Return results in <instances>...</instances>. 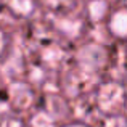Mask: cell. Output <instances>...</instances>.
<instances>
[{"mask_svg": "<svg viewBox=\"0 0 127 127\" xmlns=\"http://www.w3.org/2000/svg\"><path fill=\"white\" fill-rule=\"evenodd\" d=\"M76 61L84 72L95 74L108 63V50L98 42H89L77 50Z\"/></svg>", "mask_w": 127, "mask_h": 127, "instance_id": "6da1fadb", "label": "cell"}, {"mask_svg": "<svg viewBox=\"0 0 127 127\" xmlns=\"http://www.w3.org/2000/svg\"><path fill=\"white\" fill-rule=\"evenodd\" d=\"M96 105L105 113H116L119 108L126 105V90L121 84L108 82L98 87Z\"/></svg>", "mask_w": 127, "mask_h": 127, "instance_id": "7a4b0ae2", "label": "cell"}, {"mask_svg": "<svg viewBox=\"0 0 127 127\" xmlns=\"http://www.w3.org/2000/svg\"><path fill=\"white\" fill-rule=\"evenodd\" d=\"M8 98L15 108L26 109L34 101V92H32L31 85L24 84V82H15L8 89Z\"/></svg>", "mask_w": 127, "mask_h": 127, "instance_id": "3957f363", "label": "cell"}, {"mask_svg": "<svg viewBox=\"0 0 127 127\" xmlns=\"http://www.w3.org/2000/svg\"><path fill=\"white\" fill-rule=\"evenodd\" d=\"M108 31L116 39H121V40L127 39V6H121L109 15Z\"/></svg>", "mask_w": 127, "mask_h": 127, "instance_id": "277c9868", "label": "cell"}, {"mask_svg": "<svg viewBox=\"0 0 127 127\" xmlns=\"http://www.w3.org/2000/svg\"><path fill=\"white\" fill-rule=\"evenodd\" d=\"M85 13L90 23L103 21L109 13V0H89L85 5Z\"/></svg>", "mask_w": 127, "mask_h": 127, "instance_id": "5b68a950", "label": "cell"}, {"mask_svg": "<svg viewBox=\"0 0 127 127\" xmlns=\"http://www.w3.org/2000/svg\"><path fill=\"white\" fill-rule=\"evenodd\" d=\"M10 11L19 18H29L35 11V0H6Z\"/></svg>", "mask_w": 127, "mask_h": 127, "instance_id": "8992f818", "label": "cell"}, {"mask_svg": "<svg viewBox=\"0 0 127 127\" xmlns=\"http://www.w3.org/2000/svg\"><path fill=\"white\" fill-rule=\"evenodd\" d=\"M5 52H6V35L3 31H0V60L3 58Z\"/></svg>", "mask_w": 127, "mask_h": 127, "instance_id": "52a82bcc", "label": "cell"}, {"mask_svg": "<svg viewBox=\"0 0 127 127\" xmlns=\"http://www.w3.org/2000/svg\"><path fill=\"white\" fill-rule=\"evenodd\" d=\"M64 127H89V126L81 124V122H72V124H68V126H64Z\"/></svg>", "mask_w": 127, "mask_h": 127, "instance_id": "ba28073f", "label": "cell"}]
</instances>
